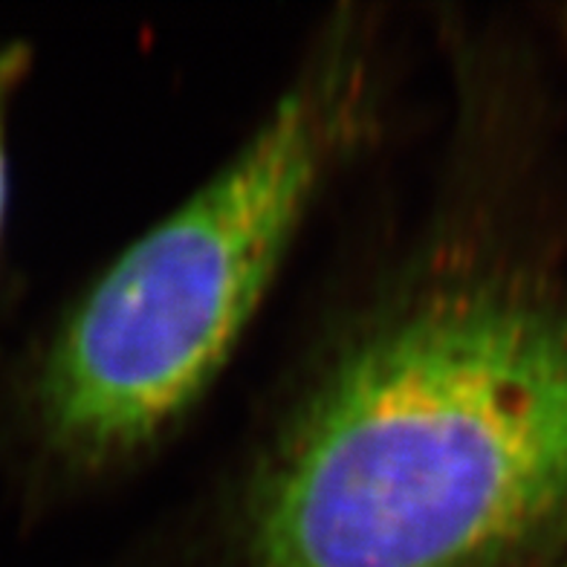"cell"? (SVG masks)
Segmentation results:
<instances>
[{
    "mask_svg": "<svg viewBox=\"0 0 567 567\" xmlns=\"http://www.w3.org/2000/svg\"><path fill=\"white\" fill-rule=\"evenodd\" d=\"M567 533V307L461 267L339 344L249 481L240 567H524Z\"/></svg>",
    "mask_w": 567,
    "mask_h": 567,
    "instance_id": "cell-1",
    "label": "cell"
},
{
    "mask_svg": "<svg viewBox=\"0 0 567 567\" xmlns=\"http://www.w3.org/2000/svg\"><path fill=\"white\" fill-rule=\"evenodd\" d=\"M339 27L229 163L131 244L64 316L38 365L41 441L102 470L163 437L226 365L368 111Z\"/></svg>",
    "mask_w": 567,
    "mask_h": 567,
    "instance_id": "cell-2",
    "label": "cell"
},
{
    "mask_svg": "<svg viewBox=\"0 0 567 567\" xmlns=\"http://www.w3.org/2000/svg\"><path fill=\"white\" fill-rule=\"evenodd\" d=\"M30 64V47L27 44H3L0 47V238L7 224V200H9V163H7V111L12 102L18 82Z\"/></svg>",
    "mask_w": 567,
    "mask_h": 567,
    "instance_id": "cell-3",
    "label": "cell"
},
{
    "mask_svg": "<svg viewBox=\"0 0 567 567\" xmlns=\"http://www.w3.org/2000/svg\"><path fill=\"white\" fill-rule=\"evenodd\" d=\"M556 567H567V556H565V559H561V561H559V565H556Z\"/></svg>",
    "mask_w": 567,
    "mask_h": 567,
    "instance_id": "cell-4",
    "label": "cell"
}]
</instances>
